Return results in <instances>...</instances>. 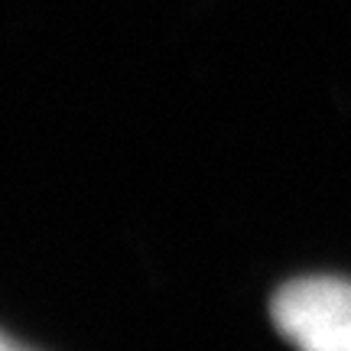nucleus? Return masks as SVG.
Listing matches in <instances>:
<instances>
[{
	"mask_svg": "<svg viewBox=\"0 0 351 351\" xmlns=\"http://www.w3.org/2000/svg\"><path fill=\"white\" fill-rule=\"evenodd\" d=\"M280 335L296 351H351V283L339 276H302L270 302Z\"/></svg>",
	"mask_w": 351,
	"mask_h": 351,
	"instance_id": "nucleus-1",
	"label": "nucleus"
},
{
	"mask_svg": "<svg viewBox=\"0 0 351 351\" xmlns=\"http://www.w3.org/2000/svg\"><path fill=\"white\" fill-rule=\"evenodd\" d=\"M0 351H33V348H26V345H20V341L7 339V335L0 332Z\"/></svg>",
	"mask_w": 351,
	"mask_h": 351,
	"instance_id": "nucleus-2",
	"label": "nucleus"
}]
</instances>
